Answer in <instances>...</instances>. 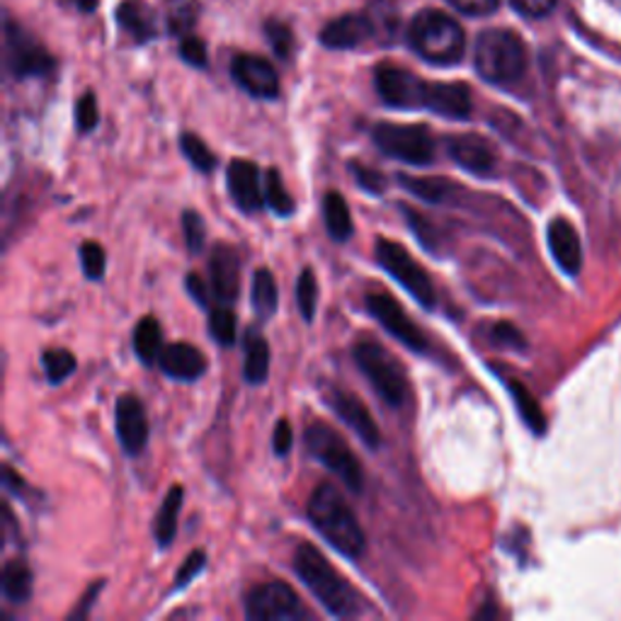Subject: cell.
<instances>
[{"label": "cell", "instance_id": "7c38bea8", "mask_svg": "<svg viewBox=\"0 0 621 621\" xmlns=\"http://www.w3.org/2000/svg\"><path fill=\"white\" fill-rule=\"evenodd\" d=\"M367 311L374 315V321L378 325H384V331H388L394 335V338L406 345L408 350L413 352H425L427 350V340L423 331L418 328V325L408 319L406 311L401 309V303H398L394 297H388V294H367Z\"/></svg>", "mask_w": 621, "mask_h": 621}, {"label": "cell", "instance_id": "7a4b0ae2", "mask_svg": "<svg viewBox=\"0 0 621 621\" xmlns=\"http://www.w3.org/2000/svg\"><path fill=\"white\" fill-rule=\"evenodd\" d=\"M294 571L325 607V612L338 619H350L362 612L360 595L313 544H299L297 554H294Z\"/></svg>", "mask_w": 621, "mask_h": 621}, {"label": "cell", "instance_id": "277c9868", "mask_svg": "<svg viewBox=\"0 0 621 621\" xmlns=\"http://www.w3.org/2000/svg\"><path fill=\"white\" fill-rule=\"evenodd\" d=\"M473 63L483 80L493 86H510L527 71V47L510 29H486L476 39Z\"/></svg>", "mask_w": 621, "mask_h": 621}, {"label": "cell", "instance_id": "5bb4252c", "mask_svg": "<svg viewBox=\"0 0 621 621\" xmlns=\"http://www.w3.org/2000/svg\"><path fill=\"white\" fill-rule=\"evenodd\" d=\"M447 153L451 156L459 167L464 171L479 175V177H488L496 173L498 165V156L496 149L483 139L479 134H451L447 136Z\"/></svg>", "mask_w": 621, "mask_h": 621}, {"label": "cell", "instance_id": "30bf717a", "mask_svg": "<svg viewBox=\"0 0 621 621\" xmlns=\"http://www.w3.org/2000/svg\"><path fill=\"white\" fill-rule=\"evenodd\" d=\"M376 92L388 108L396 110H425L430 80H423L396 63H382L374 71Z\"/></svg>", "mask_w": 621, "mask_h": 621}, {"label": "cell", "instance_id": "db71d44e", "mask_svg": "<svg viewBox=\"0 0 621 621\" xmlns=\"http://www.w3.org/2000/svg\"><path fill=\"white\" fill-rule=\"evenodd\" d=\"M3 479H5V486H8L10 490H13V493H17V496L25 490V481L20 479L17 473H15L13 469H10V467L3 469Z\"/></svg>", "mask_w": 621, "mask_h": 621}, {"label": "cell", "instance_id": "d6a6232c", "mask_svg": "<svg viewBox=\"0 0 621 621\" xmlns=\"http://www.w3.org/2000/svg\"><path fill=\"white\" fill-rule=\"evenodd\" d=\"M398 181H401V185L408 189L410 195L425 199V202H430V204H442V202H447V197H449V183L439 181V177L401 175Z\"/></svg>", "mask_w": 621, "mask_h": 621}, {"label": "cell", "instance_id": "9a60e30c", "mask_svg": "<svg viewBox=\"0 0 621 621\" xmlns=\"http://www.w3.org/2000/svg\"><path fill=\"white\" fill-rule=\"evenodd\" d=\"M114 425H117V437L126 455H141L146 442H149V418H146L144 403L132 394L117 398L114 406Z\"/></svg>", "mask_w": 621, "mask_h": 621}, {"label": "cell", "instance_id": "7402d4cb", "mask_svg": "<svg viewBox=\"0 0 621 621\" xmlns=\"http://www.w3.org/2000/svg\"><path fill=\"white\" fill-rule=\"evenodd\" d=\"M546 238H549V248L556 265H559L566 275H577L583 268V246L575 228L568 224L566 219H554L549 231H546Z\"/></svg>", "mask_w": 621, "mask_h": 621}, {"label": "cell", "instance_id": "d6986e66", "mask_svg": "<svg viewBox=\"0 0 621 621\" xmlns=\"http://www.w3.org/2000/svg\"><path fill=\"white\" fill-rule=\"evenodd\" d=\"M158 367H161L163 374L177 378V382H197L207 372V357L195 345L173 343L163 347L161 357H158Z\"/></svg>", "mask_w": 621, "mask_h": 621}, {"label": "cell", "instance_id": "2e32d148", "mask_svg": "<svg viewBox=\"0 0 621 621\" xmlns=\"http://www.w3.org/2000/svg\"><path fill=\"white\" fill-rule=\"evenodd\" d=\"M226 185L231 199H234L240 212H260L262 204H265V192L260 187V171L256 163L240 161V158L231 163L226 171Z\"/></svg>", "mask_w": 621, "mask_h": 621}, {"label": "cell", "instance_id": "d4e9b609", "mask_svg": "<svg viewBox=\"0 0 621 621\" xmlns=\"http://www.w3.org/2000/svg\"><path fill=\"white\" fill-rule=\"evenodd\" d=\"M248 384H265L270 376V345L258 331H248L246 335V367Z\"/></svg>", "mask_w": 621, "mask_h": 621}, {"label": "cell", "instance_id": "74e56055", "mask_svg": "<svg viewBox=\"0 0 621 621\" xmlns=\"http://www.w3.org/2000/svg\"><path fill=\"white\" fill-rule=\"evenodd\" d=\"M297 303H299V311L303 315V321L311 323L313 315H315V307H319V280H315V272L311 268H307L299 275Z\"/></svg>", "mask_w": 621, "mask_h": 621}, {"label": "cell", "instance_id": "f546056e", "mask_svg": "<svg viewBox=\"0 0 621 621\" xmlns=\"http://www.w3.org/2000/svg\"><path fill=\"white\" fill-rule=\"evenodd\" d=\"M508 388H510V396L514 406H518V413L524 420V425H527L532 433L536 435H544L546 433V418H544V410L536 403V398L527 392V386L514 382V378H508Z\"/></svg>", "mask_w": 621, "mask_h": 621}, {"label": "cell", "instance_id": "603a6c76", "mask_svg": "<svg viewBox=\"0 0 621 621\" xmlns=\"http://www.w3.org/2000/svg\"><path fill=\"white\" fill-rule=\"evenodd\" d=\"M117 23L124 32H129L134 37V41L139 45H146L158 35V23L153 10L144 3V0H124V3L117 8Z\"/></svg>", "mask_w": 621, "mask_h": 621}, {"label": "cell", "instance_id": "681fc988", "mask_svg": "<svg viewBox=\"0 0 621 621\" xmlns=\"http://www.w3.org/2000/svg\"><path fill=\"white\" fill-rule=\"evenodd\" d=\"M518 13L527 17H544L556 8V0H510Z\"/></svg>", "mask_w": 621, "mask_h": 621}, {"label": "cell", "instance_id": "b9f144b4", "mask_svg": "<svg viewBox=\"0 0 621 621\" xmlns=\"http://www.w3.org/2000/svg\"><path fill=\"white\" fill-rule=\"evenodd\" d=\"M183 231H185V244L189 252H202L207 240V226L204 219L199 216L195 209H187L183 214Z\"/></svg>", "mask_w": 621, "mask_h": 621}, {"label": "cell", "instance_id": "8992f818", "mask_svg": "<svg viewBox=\"0 0 621 621\" xmlns=\"http://www.w3.org/2000/svg\"><path fill=\"white\" fill-rule=\"evenodd\" d=\"M355 362L388 406L398 408L406 403L408 378L403 374V367L398 364L392 352L384 350L378 343L362 340L355 347Z\"/></svg>", "mask_w": 621, "mask_h": 621}, {"label": "cell", "instance_id": "9c48e42d", "mask_svg": "<svg viewBox=\"0 0 621 621\" xmlns=\"http://www.w3.org/2000/svg\"><path fill=\"white\" fill-rule=\"evenodd\" d=\"M5 66L15 78H39L54 71L57 61L49 51L39 45L35 37L15 25L13 20H5Z\"/></svg>", "mask_w": 621, "mask_h": 621}, {"label": "cell", "instance_id": "4fadbf2b", "mask_svg": "<svg viewBox=\"0 0 621 621\" xmlns=\"http://www.w3.org/2000/svg\"><path fill=\"white\" fill-rule=\"evenodd\" d=\"M231 76L248 95L258 100H275L280 95V76L268 59L238 54L231 61Z\"/></svg>", "mask_w": 621, "mask_h": 621}, {"label": "cell", "instance_id": "ac0fdd59", "mask_svg": "<svg viewBox=\"0 0 621 621\" xmlns=\"http://www.w3.org/2000/svg\"><path fill=\"white\" fill-rule=\"evenodd\" d=\"M212 270V289L221 303H234L240 289V258L236 248L226 244H216L209 260Z\"/></svg>", "mask_w": 621, "mask_h": 621}, {"label": "cell", "instance_id": "816d5d0a", "mask_svg": "<svg viewBox=\"0 0 621 621\" xmlns=\"http://www.w3.org/2000/svg\"><path fill=\"white\" fill-rule=\"evenodd\" d=\"M185 284H187L189 297H192V299L199 303V307H209V291H207V287H204L202 277L195 275V272H189Z\"/></svg>", "mask_w": 621, "mask_h": 621}, {"label": "cell", "instance_id": "60d3db41", "mask_svg": "<svg viewBox=\"0 0 621 621\" xmlns=\"http://www.w3.org/2000/svg\"><path fill=\"white\" fill-rule=\"evenodd\" d=\"M403 214H406L408 226L413 228V234L418 236L420 244L435 252L439 248V231L433 226V221H427L425 216H420L415 209H408V207H403Z\"/></svg>", "mask_w": 621, "mask_h": 621}, {"label": "cell", "instance_id": "7bdbcfd3", "mask_svg": "<svg viewBox=\"0 0 621 621\" xmlns=\"http://www.w3.org/2000/svg\"><path fill=\"white\" fill-rule=\"evenodd\" d=\"M100 122V112H98V100H95L92 92H86L83 98L76 102V126L80 134L92 132L95 126Z\"/></svg>", "mask_w": 621, "mask_h": 621}, {"label": "cell", "instance_id": "4316f807", "mask_svg": "<svg viewBox=\"0 0 621 621\" xmlns=\"http://www.w3.org/2000/svg\"><path fill=\"white\" fill-rule=\"evenodd\" d=\"M323 219H325V228H328V236L333 240H347L352 236V214H350V207H347L345 197L340 192H328L323 199Z\"/></svg>", "mask_w": 621, "mask_h": 621}, {"label": "cell", "instance_id": "f6af8a7d", "mask_svg": "<svg viewBox=\"0 0 621 621\" xmlns=\"http://www.w3.org/2000/svg\"><path fill=\"white\" fill-rule=\"evenodd\" d=\"M204 563H207V554L204 551H192L185 559V563L181 566V571H177L175 581H173V591H183L185 585H189L195 581V577L204 571Z\"/></svg>", "mask_w": 621, "mask_h": 621}, {"label": "cell", "instance_id": "4dcf8cb0", "mask_svg": "<svg viewBox=\"0 0 621 621\" xmlns=\"http://www.w3.org/2000/svg\"><path fill=\"white\" fill-rule=\"evenodd\" d=\"M199 0H167L165 23L167 32L175 37H185L189 29H195L199 20Z\"/></svg>", "mask_w": 621, "mask_h": 621}, {"label": "cell", "instance_id": "c3c4849f", "mask_svg": "<svg viewBox=\"0 0 621 621\" xmlns=\"http://www.w3.org/2000/svg\"><path fill=\"white\" fill-rule=\"evenodd\" d=\"M447 3L459 10V13L471 15V17H483V15H490L496 13L500 0H447Z\"/></svg>", "mask_w": 621, "mask_h": 621}, {"label": "cell", "instance_id": "11a10c76", "mask_svg": "<svg viewBox=\"0 0 621 621\" xmlns=\"http://www.w3.org/2000/svg\"><path fill=\"white\" fill-rule=\"evenodd\" d=\"M71 3L76 5V8L80 10V13H92V10L98 8L100 0H71Z\"/></svg>", "mask_w": 621, "mask_h": 621}, {"label": "cell", "instance_id": "e575fe53", "mask_svg": "<svg viewBox=\"0 0 621 621\" xmlns=\"http://www.w3.org/2000/svg\"><path fill=\"white\" fill-rule=\"evenodd\" d=\"M265 202L277 216H291L294 214V199L287 192V187H284L282 175H280V171H275V167H272L265 177Z\"/></svg>", "mask_w": 621, "mask_h": 621}, {"label": "cell", "instance_id": "e0dca14e", "mask_svg": "<svg viewBox=\"0 0 621 621\" xmlns=\"http://www.w3.org/2000/svg\"><path fill=\"white\" fill-rule=\"evenodd\" d=\"M328 401L343 423L347 427H352L357 437H360L367 447L376 449L378 445H382V433H378L376 420L372 418L370 408H367L360 398H357L355 394H345L335 388V392H331Z\"/></svg>", "mask_w": 621, "mask_h": 621}, {"label": "cell", "instance_id": "bcb514c9", "mask_svg": "<svg viewBox=\"0 0 621 621\" xmlns=\"http://www.w3.org/2000/svg\"><path fill=\"white\" fill-rule=\"evenodd\" d=\"M490 340L496 343L498 347H508V350H524L527 347V340H524V335L514 328L512 323H496L490 331Z\"/></svg>", "mask_w": 621, "mask_h": 621}, {"label": "cell", "instance_id": "8fae6325", "mask_svg": "<svg viewBox=\"0 0 621 621\" xmlns=\"http://www.w3.org/2000/svg\"><path fill=\"white\" fill-rule=\"evenodd\" d=\"M246 617L252 621H297L309 617L299 595L287 583H262L246 597Z\"/></svg>", "mask_w": 621, "mask_h": 621}, {"label": "cell", "instance_id": "ab89813d", "mask_svg": "<svg viewBox=\"0 0 621 621\" xmlns=\"http://www.w3.org/2000/svg\"><path fill=\"white\" fill-rule=\"evenodd\" d=\"M80 265L88 280H102L104 268H108V258H104V248L95 240H86L80 246Z\"/></svg>", "mask_w": 621, "mask_h": 621}, {"label": "cell", "instance_id": "6da1fadb", "mask_svg": "<svg viewBox=\"0 0 621 621\" xmlns=\"http://www.w3.org/2000/svg\"><path fill=\"white\" fill-rule=\"evenodd\" d=\"M309 520L315 532H319L335 551L347 556V559H357V556L364 554L367 536L362 524L357 520L355 510L347 505L343 493L331 486V483H321V486L311 493Z\"/></svg>", "mask_w": 621, "mask_h": 621}, {"label": "cell", "instance_id": "f35d334b", "mask_svg": "<svg viewBox=\"0 0 621 621\" xmlns=\"http://www.w3.org/2000/svg\"><path fill=\"white\" fill-rule=\"evenodd\" d=\"M265 37L270 41V47L275 54L282 59V61H287L291 59L294 54V32L287 23H282V20L277 17H272L265 23Z\"/></svg>", "mask_w": 621, "mask_h": 621}, {"label": "cell", "instance_id": "cb8c5ba5", "mask_svg": "<svg viewBox=\"0 0 621 621\" xmlns=\"http://www.w3.org/2000/svg\"><path fill=\"white\" fill-rule=\"evenodd\" d=\"M183 498H185V490L183 486H173L167 490V496L161 505V510L153 518V536L158 546H171V542L175 539L177 534V518H181V508H183Z\"/></svg>", "mask_w": 621, "mask_h": 621}, {"label": "cell", "instance_id": "484cf974", "mask_svg": "<svg viewBox=\"0 0 621 621\" xmlns=\"http://www.w3.org/2000/svg\"><path fill=\"white\" fill-rule=\"evenodd\" d=\"M32 587H35L32 568L23 559L8 561L3 568V595L8 603L25 605L32 597Z\"/></svg>", "mask_w": 621, "mask_h": 621}, {"label": "cell", "instance_id": "44dd1931", "mask_svg": "<svg viewBox=\"0 0 621 621\" xmlns=\"http://www.w3.org/2000/svg\"><path fill=\"white\" fill-rule=\"evenodd\" d=\"M425 110L447 120H469L473 110L471 90L464 83H430Z\"/></svg>", "mask_w": 621, "mask_h": 621}, {"label": "cell", "instance_id": "8d00e7d4", "mask_svg": "<svg viewBox=\"0 0 621 621\" xmlns=\"http://www.w3.org/2000/svg\"><path fill=\"white\" fill-rule=\"evenodd\" d=\"M209 333L224 347L236 343V313L228 309V303H221L209 313Z\"/></svg>", "mask_w": 621, "mask_h": 621}, {"label": "cell", "instance_id": "ba28073f", "mask_svg": "<svg viewBox=\"0 0 621 621\" xmlns=\"http://www.w3.org/2000/svg\"><path fill=\"white\" fill-rule=\"evenodd\" d=\"M376 260H378V265H382L388 275L401 284L410 297L420 303V307L435 309L437 294H435L433 280H430L423 265H420V262L410 256L401 244H396V240H388V238H378Z\"/></svg>", "mask_w": 621, "mask_h": 621}, {"label": "cell", "instance_id": "f1b7e54d", "mask_svg": "<svg viewBox=\"0 0 621 621\" xmlns=\"http://www.w3.org/2000/svg\"><path fill=\"white\" fill-rule=\"evenodd\" d=\"M280 307V291L277 280L268 268H260L252 277V309L260 315L262 321H268L275 315Z\"/></svg>", "mask_w": 621, "mask_h": 621}, {"label": "cell", "instance_id": "3957f363", "mask_svg": "<svg viewBox=\"0 0 621 621\" xmlns=\"http://www.w3.org/2000/svg\"><path fill=\"white\" fill-rule=\"evenodd\" d=\"M408 41L420 59L435 66H455L464 59L467 35L455 17L435 8L413 15L408 25Z\"/></svg>", "mask_w": 621, "mask_h": 621}, {"label": "cell", "instance_id": "1f68e13d", "mask_svg": "<svg viewBox=\"0 0 621 621\" xmlns=\"http://www.w3.org/2000/svg\"><path fill=\"white\" fill-rule=\"evenodd\" d=\"M367 17L372 20L374 37L382 41H394L398 32V5L394 0H372Z\"/></svg>", "mask_w": 621, "mask_h": 621}, {"label": "cell", "instance_id": "f907efd6", "mask_svg": "<svg viewBox=\"0 0 621 621\" xmlns=\"http://www.w3.org/2000/svg\"><path fill=\"white\" fill-rule=\"evenodd\" d=\"M291 442H294L291 425L287 423V420H280L275 427V435H272V449H275V455L287 457L291 451Z\"/></svg>", "mask_w": 621, "mask_h": 621}, {"label": "cell", "instance_id": "7dc6e473", "mask_svg": "<svg viewBox=\"0 0 621 621\" xmlns=\"http://www.w3.org/2000/svg\"><path fill=\"white\" fill-rule=\"evenodd\" d=\"M181 59H183L185 63H189V66L204 69L207 63H209L204 39H199V37H195V35L185 37V39L181 41Z\"/></svg>", "mask_w": 621, "mask_h": 621}, {"label": "cell", "instance_id": "83f0119b", "mask_svg": "<svg viewBox=\"0 0 621 621\" xmlns=\"http://www.w3.org/2000/svg\"><path fill=\"white\" fill-rule=\"evenodd\" d=\"M134 352L144 364L158 362L163 352V331L153 315H144L134 328Z\"/></svg>", "mask_w": 621, "mask_h": 621}, {"label": "cell", "instance_id": "ffe728a7", "mask_svg": "<svg viewBox=\"0 0 621 621\" xmlns=\"http://www.w3.org/2000/svg\"><path fill=\"white\" fill-rule=\"evenodd\" d=\"M374 37L372 20L364 15H340L321 29V45L325 49H357Z\"/></svg>", "mask_w": 621, "mask_h": 621}, {"label": "cell", "instance_id": "52a82bcc", "mask_svg": "<svg viewBox=\"0 0 621 621\" xmlns=\"http://www.w3.org/2000/svg\"><path fill=\"white\" fill-rule=\"evenodd\" d=\"M374 144L386 156L408 165H430L435 161V136L425 124H392L382 122L374 126Z\"/></svg>", "mask_w": 621, "mask_h": 621}, {"label": "cell", "instance_id": "f5cc1de1", "mask_svg": "<svg viewBox=\"0 0 621 621\" xmlns=\"http://www.w3.org/2000/svg\"><path fill=\"white\" fill-rule=\"evenodd\" d=\"M100 591H102V583H92V585L88 587V591H86V595L80 597V603L76 605V609H73L69 619H83V617H88L90 607H92V603H95V597L100 595Z\"/></svg>", "mask_w": 621, "mask_h": 621}, {"label": "cell", "instance_id": "836d02e7", "mask_svg": "<svg viewBox=\"0 0 621 621\" xmlns=\"http://www.w3.org/2000/svg\"><path fill=\"white\" fill-rule=\"evenodd\" d=\"M41 364H45V372H47V378H49V384H63L66 378L76 372V357H73V352L69 350H63V347H54V350H47L45 355H41Z\"/></svg>", "mask_w": 621, "mask_h": 621}, {"label": "cell", "instance_id": "5b68a950", "mask_svg": "<svg viewBox=\"0 0 621 621\" xmlns=\"http://www.w3.org/2000/svg\"><path fill=\"white\" fill-rule=\"evenodd\" d=\"M303 439H307L309 455L315 461H321L325 469L333 471L352 493H362L364 469L355 451L347 447V442L343 439L338 430L315 423L307 430Z\"/></svg>", "mask_w": 621, "mask_h": 621}, {"label": "cell", "instance_id": "d590c367", "mask_svg": "<svg viewBox=\"0 0 621 621\" xmlns=\"http://www.w3.org/2000/svg\"><path fill=\"white\" fill-rule=\"evenodd\" d=\"M181 149L183 153L187 156V161L192 163L197 171H202V173H212L214 167H216V156L212 153V149L199 139L197 134H189L185 132L181 136Z\"/></svg>", "mask_w": 621, "mask_h": 621}, {"label": "cell", "instance_id": "ee69618b", "mask_svg": "<svg viewBox=\"0 0 621 621\" xmlns=\"http://www.w3.org/2000/svg\"><path fill=\"white\" fill-rule=\"evenodd\" d=\"M350 171L355 175V181L357 185H360L362 189H367V192H372V195H382L384 192V187H386V177L374 171V167L370 165H362V163H350Z\"/></svg>", "mask_w": 621, "mask_h": 621}]
</instances>
